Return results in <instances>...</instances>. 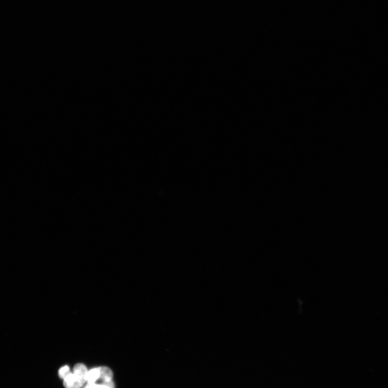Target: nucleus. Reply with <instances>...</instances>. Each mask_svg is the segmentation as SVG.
Segmentation results:
<instances>
[{"instance_id":"1","label":"nucleus","mask_w":388,"mask_h":388,"mask_svg":"<svg viewBox=\"0 0 388 388\" xmlns=\"http://www.w3.org/2000/svg\"><path fill=\"white\" fill-rule=\"evenodd\" d=\"M88 369L82 363H78L71 373L64 379L65 388H81L87 382Z\"/></svg>"},{"instance_id":"5","label":"nucleus","mask_w":388,"mask_h":388,"mask_svg":"<svg viewBox=\"0 0 388 388\" xmlns=\"http://www.w3.org/2000/svg\"><path fill=\"white\" fill-rule=\"evenodd\" d=\"M83 388H110L109 387L98 384H86Z\"/></svg>"},{"instance_id":"3","label":"nucleus","mask_w":388,"mask_h":388,"mask_svg":"<svg viewBox=\"0 0 388 388\" xmlns=\"http://www.w3.org/2000/svg\"><path fill=\"white\" fill-rule=\"evenodd\" d=\"M100 370L99 368H96L91 369L88 372L87 374V382L88 384H94L96 383L98 379L100 378Z\"/></svg>"},{"instance_id":"2","label":"nucleus","mask_w":388,"mask_h":388,"mask_svg":"<svg viewBox=\"0 0 388 388\" xmlns=\"http://www.w3.org/2000/svg\"><path fill=\"white\" fill-rule=\"evenodd\" d=\"M99 370L100 373V378L96 383L100 381L101 383L98 384L106 386L110 388H114V385L112 381L113 375L112 371L107 367H99Z\"/></svg>"},{"instance_id":"4","label":"nucleus","mask_w":388,"mask_h":388,"mask_svg":"<svg viewBox=\"0 0 388 388\" xmlns=\"http://www.w3.org/2000/svg\"><path fill=\"white\" fill-rule=\"evenodd\" d=\"M72 372H71L70 370V368L68 366H65L63 367H61L59 371H58V375L59 377L61 379H64L67 375L71 374Z\"/></svg>"}]
</instances>
